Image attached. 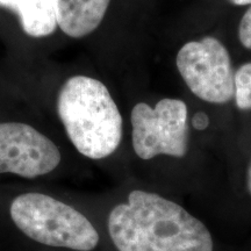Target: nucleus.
<instances>
[{
	"mask_svg": "<svg viewBox=\"0 0 251 251\" xmlns=\"http://www.w3.org/2000/svg\"><path fill=\"white\" fill-rule=\"evenodd\" d=\"M177 69L191 92L211 103H227L235 97V71L228 50L206 36L181 47Z\"/></svg>",
	"mask_w": 251,
	"mask_h": 251,
	"instance_id": "5",
	"label": "nucleus"
},
{
	"mask_svg": "<svg viewBox=\"0 0 251 251\" xmlns=\"http://www.w3.org/2000/svg\"><path fill=\"white\" fill-rule=\"evenodd\" d=\"M192 126L197 130H205L209 126V118L206 113L198 112L192 118Z\"/></svg>",
	"mask_w": 251,
	"mask_h": 251,
	"instance_id": "11",
	"label": "nucleus"
},
{
	"mask_svg": "<svg viewBox=\"0 0 251 251\" xmlns=\"http://www.w3.org/2000/svg\"><path fill=\"white\" fill-rule=\"evenodd\" d=\"M133 148L142 159L187 152V106L178 99L159 100L153 108L139 102L131 111Z\"/></svg>",
	"mask_w": 251,
	"mask_h": 251,
	"instance_id": "4",
	"label": "nucleus"
},
{
	"mask_svg": "<svg viewBox=\"0 0 251 251\" xmlns=\"http://www.w3.org/2000/svg\"><path fill=\"white\" fill-rule=\"evenodd\" d=\"M0 6L14 11L31 37L48 36L57 27L54 0H0Z\"/></svg>",
	"mask_w": 251,
	"mask_h": 251,
	"instance_id": "8",
	"label": "nucleus"
},
{
	"mask_svg": "<svg viewBox=\"0 0 251 251\" xmlns=\"http://www.w3.org/2000/svg\"><path fill=\"white\" fill-rule=\"evenodd\" d=\"M108 233L119 251H213L201 221L178 203L140 190L113 208Z\"/></svg>",
	"mask_w": 251,
	"mask_h": 251,
	"instance_id": "1",
	"label": "nucleus"
},
{
	"mask_svg": "<svg viewBox=\"0 0 251 251\" xmlns=\"http://www.w3.org/2000/svg\"><path fill=\"white\" fill-rule=\"evenodd\" d=\"M238 39L247 49L251 50V7L244 13L238 27Z\"/></svg>",
	"mask_w": 251,
	"mask_h": 251,
	"instance_id": "10",
	"label": "nucleus"
},
{
	"mask_svg": "<svg viewBox=\"0 0 251 251\" xmlns=\"http://www.w3.org/2000/svg\"><path fill=\"white\" fill-rule=\"evenodd\" d=\"M57 111L69 139L81 155L105 158L122 139V117L101 81L74 76L63 84Z\"/></svg>",
	"mask_w": 251,
	"mask_h": 251,
	"instance_id": "2",
	"label": "nucleus"
},
{
	"mask_svg": "<svg viewBox=\"0 0 251 251\" xmlns=\"http://www.w3.org/2000/svg\"><path fill=\"white\" fill-rule=\"evenodd\" d=\"M247 183H248V190H249V193L251 194V161H250L249 168H248V177H247Z\"/></svg>",
	"mask_w": 251,
	"mask_h": 251,
	"instance_id": "13",
	"label": "nucleus"
},
{
	"mask_svg": "<svg viewBox=\"0 0 251 251\" xmlns=\"http://www.w3.org/2000/svg\"><path fill=\"white\" fill-rule=\"evenodd\" d=\"M59 162L57 147L35 128L20 122L0 124V174L35 178L55 170Z\"/></svg>",
	"mask_w": 251,
	"mask_h": 251,
	"instance_id": "6",
	"label": "nucleus"
},
{
	"mask_svg": "<svg viewBox=\"0 0 251 251\" xmlns=\"http://www.w3.org/2000/svg\"><path fill=\"white\" fill-rule=\"evenodd\" d=\"M231 4L237 6H244V5H251V0H228Z\"/></svg>",
	"mask_w": 251,
	"mask_h": 251,
	"instance_id": "12",
	"label": "nucleus"
},
{
	"mask_svg": "<svg viewBox=\"0 0 251 251\" xmlns=\"http://www.w3.org/2000/svg\"><path fill=\"white\" fill-rule=\"evenodd\" d=\"M9 213L25 235L46 246L91 251L99 242L86 216L46 194H21L13 200Z\"/></svg>",
	"mask_w": 251,
	"mask_h": 251,
	"instance_id": "3",
	"label": "nucleus"
},
{
	"mask_svg": "<svg viewBox=\"0 0 251 251\" xmlns=\"http://www.w3.org/2000/svg\"><path fill=\"white\" fill-rule=\"evenodd\" d=\"M111 0H54L57 26L67 35L79 39L99 27Z\"/></svg>",
	"mask_w": 251,
	"mask_h": 251,
	"instance_id": "7",
	"label": "nucleus"
},
{
	"mask_svg": "<svg viewBox=\"0 0 251 251\" xmlns=\"http://www.w3.org/2000/svg\"><path fill=\"white\" fill-rule=\"evenodd\" d=\"M235 100L240 109H251V62L235 72Z\"/></svg>",
	"mask_w": 251,
	"mask_h": 251,
	"instance_id": "9",
	"label": "nucleus"
}]
</instances>
